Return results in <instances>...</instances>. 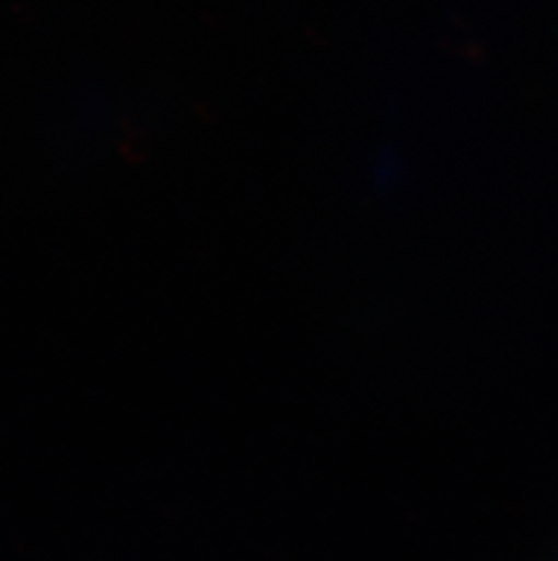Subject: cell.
Masks as SVG:
<instances>
[]
</instances>
